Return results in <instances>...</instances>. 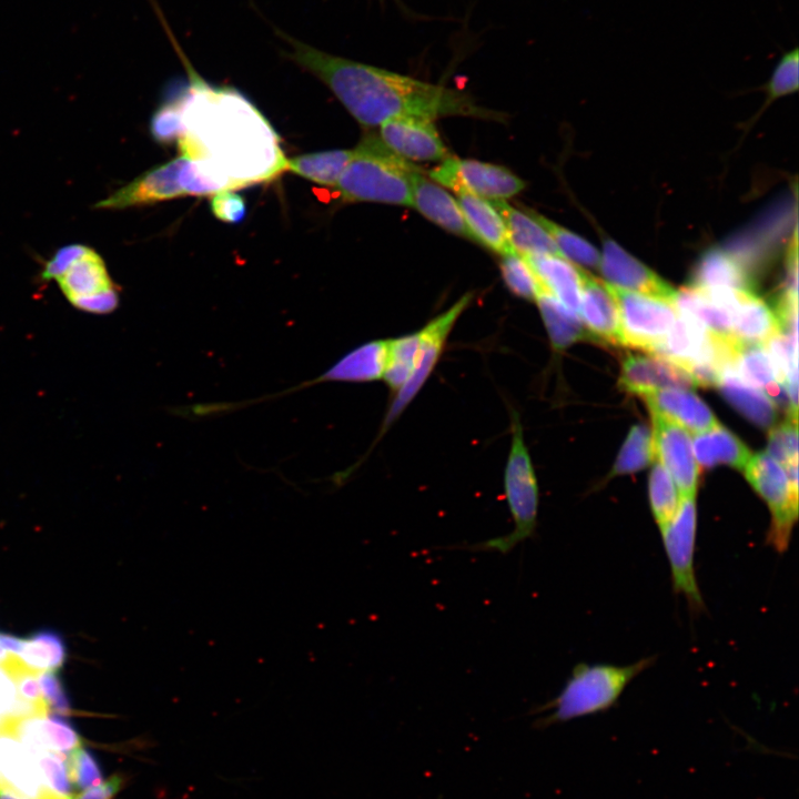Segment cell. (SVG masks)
Wrapping results in <instances>:
<instances>
[{
    "mask_svg": "<svg viewBox=\"0 0 799 799\" xmlns=\"http://www.w3.org/2000/svg\"><path fill=\"white\" fill-rule=\"evenodd\" d=\"M421 345L419 330L390 338V348L383 380L393 393L398 391L412 374Z\"/></svg>",
    "mask_w": 799,
    "mask_h": 799,
    "instance_id": "obj_34",
    "label": "cell"
},
{
    "mask_svg": "<svg viewBox=\"0 0 799 799\" xmlns=\"http://www.w3.org/2000/svg\"><path fill=\"white\" fill-rule=\"evenodd\" d=\"M692 451L698 466L706 468L726 464L744 469L751 456L745 444L720 424L709 431L696 434L692 441Z\"/></svg>",
    "mask_w": 799,
    "mask_h": 799,
    "instance_id": "obj_29",
    "label": "cell"
},
{
    "mask_svg": "<svg viewBox=\"0 0 799 799\" xmlns=\"http://www.w3.org/2000/svg\"><path fill=\"white\" fill-rule=\"evenodd\" d=\"M179 100L184 131L181 154L236 190L274 179L286 159L276 135L251 102L231 88H215L191 68Z\"/></svg>",
    "mask_w": 799,
    "mask_h": 799,
    "instance_id": "obj_1",
    "label": "cell"
},
{
    "mask_svg": "<svg viewBox=\"0 0 799 799\" xmlns=\"http://www.w3.org/2000/svg\"><path fill=\"white\" fill-rule=\"evenodd\" d=\"M282 36L291 48L287 57L320 79L364 127H377L400 115L498 118L461 90L333 55Z\"/></svg>",
    "mask_w": 799,
    "mask_h": 799,
    "instance_id": "obj_2",
    "label": "cell"
},
{
    "mask_svg": "<svg viewBox=\"0 0 799 799\" xmlns=\"http://www.w3.org/2000/svg\"><path fill=\"white\" fill-rule=\"evenodd\" d=\"M717 386L727 401L756 425L770 427L775 422V403L765 392L744 382L731 365L722 370Z\"/></svg>",
    "mask_w": 799,
    "mask_h": 799,
    "instance_id": "obj_28",
    "label": "cell"
},
{
    "mask_svg": "<svg viewBox=\"0 0 799 799\" xmlns=\"http://www.w3.org/2000/svg\"><path fill=\"white\" fill-rule=\"evenodd\" d=\"M502 277L507 289L516 296L535 301L539 293L536 275L524 255L517 252L502 256Z\"/></svg>",
    "mask_w": 799,
    "mask_h": 799,
    "instance_id": "obj_38",
    "label": "cell"
},
{
    "mask_svg": "<svg viewBox=\"0 0 799 799\" xmlns=\"http://www.w3.org/2000/svg\"><path fill=\"white\" fill-rule=\"evenodd\" d=\"M184 162L185 156L180 154L172 161L144 172L108 198L97 202L94 208L122 210L184 196L181 185V171Z\"/></svg>",
    "mask_w": 799,
    "mask_h": 799,
    "instance_id": "obj_12",
    "label": "cell"
},
{
    "mask_svg": "<svg viewBox=\"0 0 799 799\" xmlns=\"http://www.w3.org/2000/svg\"><path fill=\"white\" fill-rule=\"evenodd\" d=\"M0 780L28 799H64L49 792L32 752L13 735L0 734Z\"/></svg>",
    "mask_w": 799,
    "mask_h": 799,
    "instance_id": "obj_19",
    "label": "cell"
},
{
    "mask_svg": "<svg viewBox=\"0 0 799 799\" xmlns=\"http://www.w3.org/2000/svg\"><path fill=\"white\" fill-rule=\"evenodd\" d=\"M42 696L49 709L60 714H70V700L63 684L55 671H42L38 675Z\"/></svg>",
    "mask_w": 799,
    "mask_h": 799,
    "instance_id": "obj_45",
    "label": "cell"
},
{
    "mask_svg": "<svg viewBox=\"0 0 799 799\" xmlns=\"http://www.w3.org/2000/svg\"><path fill=\"white\" fill-rule=\"evenodd\" d=\"M119 302V291L118 287H114L91 296L79 299L71 304L83 312L92 314H108L117 310Z\"/></svg>",
    "mask_w": 799,
    "mask_h": 799,
    "instance_id": "obj_47",
    "label": "cell"
},
{
    "mask_svg": "<svg viewBox=\"0 0 799 799\" xmlns=\"http://www.w3.org/2000/svg\"><path fill=\"white\" fill-rule=\"evenodd\" d=\"M210 208L213 215L225 223H240L246 215L245 200L232 190L213 194Z\"/></svg>",
    "mask_w": 799,
    "mask_h": 799,
    "instance_id": "obj_44",
    "label": "cell"
},
{
    "mask_svg": "<svg viewBox=\"0 0 799 799\" xmlns=\"http://www.w3.org/2000/svg\"><path fill=\"white\" fill-rule=\"evenodd\" d=\"M696 532V495L684 496L672 519L660 530V534L675 593L685 597L692 613H700L705 608V603L695 573Z\"/></svg>",
    "mask_w": 799,
    "mask_h": 799,
    "instance_id": "obj_7",
    "label": "cell"
},
{
    "mask_svg": "<svg viewBox=\"0 0 799 799\" xmlns=\"http://www.w3.org/2000/svg\"><path fill=\"white\" fill-rule=\"evenodd\" d=\"M654 661V657H647L625 666L576 665L560 692L543 706L550 714L540 722H565L609 709L633 679Z\"/></svg>",
    "mask_w": 799,
    "mask_h": 799,
    "instance_id": "obj_4",
    "label": "cell"
},
{
    "mask_svg": "<svg viewBox=\"0 0 799 799\" xmlns=\"http://www.w3.org/2000/svg\"><path fill=\"white\" fill-rule=\"evenodd\" d=\"M525 210L548 233L564 257L574 264L599 266L600 255L586 240L530 209Z\"/></svg>",
    "mask_w": 799,
    "mask_h": 799,
    "instance_id": "obj_35",
    "label": "cell"
},
{
    "mask_svg": "<svg viewBox=\"0 0 799 799\" xmlns=\"http://www.w3.org/2000/svg\"><path fill=\"white\" fill-rule=\"evenodd\" d=\"M512 441L504 472V490L514 529L472 546L476 550L508 554L518 544L533 537L537 525L539 492L532 459L524 441L523 426L515 409L510 416Z\"/></svg>",
    "mask_w": 799,
    "mask_h": 799,
    "instance_id": "obj_5",
    "label": "cell"
},
{
    "mask_svg": "<svg viewBox=\"0 0 799 799\" xmlns=\"http://www.w3.org/2000/svg\"><path fill=\"white\" fill-rule=\"evenodd\" d=\"M607 286L617 305L624 345L653 353L675 323L674 304L608 283Z\"/></svg>",
    "mask_w": 799,
    "mask_h": 799,
    "instance_id": "obj_8",
    "label": "cell"
},
{
    "mask_svg": "<svg viewBox=\"0 0 799 799\" xmlns=\"http://www.w3.org/2000/svg\"><path fill=\"white\" fill-rule=\"evenodd\" d=\"M428 178L457 195L468 193L486 200H505L525 188L508 169L474 159L448 156L428 172Z\"/></svg>",
    "mask_w": 799,
    "mask_h": 799,
    "instance_id": "obj_10",
    "label": "cell"
},
{
    "mask_svg": "<svg viewBox=\"0 0 799 799\" xmlns=\"http://www.w3.org/2000/svg\"><path fill=\"white\" fill-rule=\"evenodd\" d=\"M655 461L653 432L643 424L635 425L625 441L613 468V475L629 474Z\"/></svg>",
    "mask_w": 799,
    "mask_h": 799,
    "instance_id": "obj_37",
    "label": "cell"
},
{
    "mask_svg": "<svg viewBox=\"0 0 799 799\" xmlns=\"http://www.w3.org/2000/svg\"><path fill=\"white\" fill-rule=\"evenodd\" d=\"M619 383L625 391L641 397L663 390L697 386L685 370L654 353H628L623 358Z\"/></svg>",
    "mask_w": 799,
    "mask_h": 799,
    "instance_id": "obj_14",
    "label": "cell"
},
{
    "mask_svg": "<svg viewBox=\"0 0 799 799\" xmlns=\"http://www.w3.org/2000/svg\"><path fill=\"white\" fill-rule=\"evenodd\" d=\"M65 765L70 782L80 790L90 789L103 781L98 762L82 747L68 754Z\"/></svg>",
    "mask_w": 799,
    "mask_h": 799,
    "instance_id": "obj_43",
    "label": "cell"
},
{
    "mask_svg": "<svg viewBox=\"0 0 799 799\" xmlns=\"http://www.w3.org/2000/svg\"><path fill=\"white\" fill-rule=\"evenodd\" d=\"M457 202L477 243L500 256L515 252L504 219L489 200L463 193Z\"/></svg>",
    "mask_w": 799,
    "mask_h": 799,
    "instance_id": "obj_24",
    "label": "cell"
},
{
    "mask_svg": "<svg viewBox=\"0 0 799 799\" xmlns=\"http://www.w3.org/2000/svg\"><path fill=\"white\" fill-rule=\"evenodd\" d=\"M380 139L393 153L406 161H443L448 151L433 120L400 115L380 125Z\"/></svg>",
    "mask_w": 799,
    "mask_h": 799,
    "instance_id": "obj_13",
    "label": "cell"
},
{
    "mask_svg": "<svg viewBox=\"0 0 799 799\" xmlns=\"http://www.w3.org/2000/svg\"><path fill=\"white\" fill-rule=\"evenodd\" d=\"M32 755L44 788L57 797L73 799L67 765L62 756L50 751L32 752Z\"/></svg>",
    "mask_w": 799,
    "mask_h": 799,
    "instance_id": "obj_40",
    "label": "cell"
},
{
    "mask_svg": "<svg viewBox=\"0 0 799 799\" xmlns=\"http://www.w3.org/2000/svg\"><path fill=\"white\" fill-rule=\"evenodd\" d=\"M767 454L783 468L798 463L797 421L788 417L770 431Z\"/></svg>",
    "mask_w": 799,
    "mask_h": 799,
    "instance_id": "obj_42",
    "label": "cell"
},
{
    "mask_svg": "<svg viewBox=\"0 0 799 799\" xmlns=\"http://www.w3.org/2000/svg\"><path fill=\"white\" fill-rule=\"evenodd\" d=\"M353 149L328 150L286 159L285 170L324 186H335Z\"/></svg>",
    "mask_w": 799,
    "mask_h": 799,
    "instance_id": "obj_32",
    "label": "cell"
},
{
    "mask_svg": "<svg viewBox=\"0 0 799 799\" xmlns=\"http://www.w3.org/2000/svg\"><path fill=\"white\" fill-rule=\"evenodd\" d=\"M506 224L513 249L520 255H562L548 233L526 212L505 200H489Z\"/></svg>",
    "mask_w": 799,
    "mask_h": 799,
    "instance_id": "obj_27",
    "label": "cell"
},
{
    "mask_svg": "<svg viewBox=\"0 0 799 799\" xmlns=\"http://www.w3.org/2000/svg\"><path fill=\"white\" fill-rule=\"evenodd\" d=\"M55 281L70 303L117 287L102 256L89 246Z\"/></svg>",
    "mask_w": 799,
    "mask_h": 799,
    "instance_id": "obj_26",
    "label": "cell"
},
{
    "mask_svg": "<svg viewBox=\"0 0 799 799\" xmlns=\"http://www.w3.org/2000/svg\"><path fill=\"white\" fill-rule=\"evenodd\" d=\"M87 249L88 246L83 244H69L57 250L54 254L44 262L40 273L42 281L57 280Z\"/></svg>",
    "mask_w": 799,
    "mask_h": 799,
    "instance_id": "obj_46",
    "label": "cell"
},
{
    "mask_svg": "<svg viewBox=\"0 0 799 799\" xmlns=\"http://www.w3.org/2000/svg\"><path fill=\"white\" fill-rule=\"evenodd\" d=\"M412 206L442 229L476 242L457 200L419 169L412 176Z\"/></svg>",
    "mask_w": 799,
    "mask_h": 799,
    "instance_id": "obj_18",
    "label": "cell"
},
{
    "mask_svg": "<svg viewBox=\"0 0 799 799\" xmlns=\"http://www.w3.org/2000/svg\"><path fill=\"white\" fill-rule=\"evenodd\" d=\"M744 471L771 514L767 543L778 553L786 552L798 518V485L790 482L785 468L767 453L751 455Z\"/></svg>",
    "mask_w": 799,
    "mask_h": 799,
    "instance_id": "obj_6",
    "label": "cell"
},
{
    "mask_svg": "<svg viewBox=\"0 0 799 799\" xmlns=\"http://www.w3.org/2000/svg\"><path fill=\"white\" fill-rule=\"evenodd\" d=\"M731 367L744 382L765 392L773 403H787L789 417L797 421L765 345L740 344L735 352Z\"/></svg>",
    "mask_w": 799,
    "mask_h": 799,
    "instance_id": "obj_25",
    "label": "cell"
},
{
    "mask_svg": "<svg viewBox=\"0 0 799 799\" xmlns=\"http://www.w3.org/2000/svg\"><path fill=\"white\" fill-rule=\"evenodd\" d=\"M0 799H28L0 780Z\"/></svg>",
    "mask_w": 799,
    "mask_h": 799,
    "instance_id": "obj_50",
    "label": "cell"
},
{
    "mask_svg": "<svg viewBox=\"0 0 799 799\" xmlns=\"http://www.w3.org/2000/svg\"><path fill=\"white\" fill-rule=\"evenodd\" d=\"M184 131L179 100L166 102L152 115L150 132L152 139L163 145L178 142Z\"/></svg>",
    "mask_w": 799,
    "mask_h": 799,
    "instance_id": "obj_41",
    "label": "cell"
},
{
    "mask_svg": "<svg viewBox=\"0 0 799 799\" xmlns=\"http://www.w3.org/2000/svg\"><path fill=\"white\" fill-rule=\"evenodd\" d=\"M533 269L539 291L554 296L579 316L580 266L560 255H524Z\"/></svg>",
    "mask_w": 799,
    "mask_h": 799,
    "instance_id": "obj_23",
    "label": "cell"
},
{
    "mask_svg": "<svg viewBox=\"0 0 799 799\" xmlns=\"http://www.w3.org/2000/svg\"><path fill=\"white\" fill-rule=\"evenodd\" d=\"M599 267L610 285L672 303L676 291L614 241L604 243Z\"/></svg>",
    "mask_w": 799,
    "mask_h": 799,
    "instance_id": "obj_15",
    "label": "cell"
},
{
    "mask_svg": "<svg viewBox=\"0 0 799 799\" xmlns=\"http://www.w3.org/2000/svg\"><path fill=\"white\" fill-rule=\"evenodd\" d=\"M643 398L649 409L663 414L688 433L696 435L719 424L710 408L686 388L663 390Z\"/></svg>",
    "mask_w": 799,
    "mask_h": 799,
    "instance_id": "obj_22",
    "label": "cell"
},
{
    "mask_svg": "<svg viewBox=\"0 0 799 799\" xmlns=\"http://www.w3.org/2000/svg\"><path fill=\"white\" fill-rule=\"evenodd\" d=\"M388 348L390 338L366 342L346 353L320 376L265 398L277 397L324 382L366 383L378 381L383 378L386 368Z\"/></svg>",
    "mask_w": 799,
    "mask_h": 799,
    "instance_id": "obj_16",
    "label": "cell"
},
{
    "mask_svg": "<svg viewBox=\"0 0 799 799\" xmlns=\"http://www.w3.org/2000/svg\"><path fill=\"white\" fill-rule=\"evenodd\" d=\"M31 752L50 751L68 755L81 747L72 726L57 716L36 715L18 720L11 731Z\"/></svg>",
    "mask_w": 799,
    "mask_h": 799,
    "instance_id": "obj_20",
    "label": "cell"
},
{
    "mask_svg": "<svg viewBox=\"0 0 799 799\" xmlns=\"http://www.w3.org/2000/svg\"><path fill=\"white\" fill-rule=\"evenodd\" d=\"M24 639L0 633V646L9 654L19 656L22 650Z\"/></svg>",
    "mask_w": 799,
    "mask_h": 799,
    "instance_id": "obj_49",
    "label": "cell"
},
{
    "mask_svg": "<svg viewBox=\"0 0 799 799\" xmlns=\"http://www.w3.org/2000/svg\"><path fill=\"white\" fill-rule=\"evenodd\" d=\"M123 779L119 775L110 777L100 785L87 789L79 797L73 799H112L121 789Z\"/></svg>",
    "mask_w": 799,
    "mask_h": 799,
    "instance_id": "obj_48",
    "label": "cell"
},
{
    "mask_svg": "<svg viewBox=\"0 0 799 799\" xmlns=\"http://www.w3.org/2000/svg\"><path fill=\"white\" fill-rule=\"evenodd\" d=\"M538 305L553 348L563 351L572 344L591 337L580 317L565 307L550 294L539 291Z\"/></svg>",
    "mask_w": 799,
    "mask_h": 799,
    "instance_id": "obj_31",
    "label": "cell"
},
{
    "mask_svg": "<svg viewBox=\"0 0 799 799\" xmlns=\"http://www.w3.org/2000/svg\"><path fill=\"white\" fill-rule=\"evenodd\" d=\"M414 164L393 153L380 136L365 135L353 149L336 189L346 203L376 202L412 206Z\"/></svg>",
    "mask_w": 799,
    "mask_h": 799,
    "instance_id": "obj_3",
    "label": "cell"
},
{
    "mask_svg": "<svg viewBox=\"0 0 799 799\" xmlns=\"http://www.w3.org/2000/svg\"><path fill=\"white\" fill-rule=\"evenodd\" d=\"M579 317L591 337L624 345L616 302L607 283L580 267Z\"/></svg>",
    "mask_w": 799,
    "mask_h": 799,
    "instance_id": "obj_17",
    "label": "cell"
},
{
    "mask_svg": "<svg viewBox=\"0 0 799 799\" xmlns=\"http://www.w3.org/2000/svg\"><path fill=\"white\" fill-rule=\"evenodd\" d=\"M472 300L473 293L464 294L449 309L431 320L419 330L421 345L415 367L404 385L394 393L382 424L381 434H384L401 416L425 384L443 353L455 323L472 303Z\"/></svg>",
    "mask_w": 799,
    "mask_h": 799,
    "instance_id": "obj_9",
    "label": "cell"
},
{
    "mask_svg": "<svg viewBox=\"0 0 799 799\" xmlns=\"http://www.w3.org/2000/svg\"><path fill=\"white\" fill-rule=\"evenodd\" d=\"M730 314L731 335L740 344L765 345L780 331L777 314L751 290L737 292Z\"/></svg>",
    "mask_w": 799,
    "mask_h": 799,
    "instance_id": "obj_21",
    "label": "cell"
},
{
    "mask_svg": "<svg viewBox=\"0 0 799 799\" xmlns=\"http://www.w3.org/2000/svg\"><path fill=\"white\" fill-rule=\"evenodd\" d=\"M380 1H385V0H380ZM395 1H398V0H395Z\"/></svg>",
    "mask_w": 799,
    "mask_h": 799,
    "instance_id": "obj_51",
    "label": "cell"
},
{
    "mask_svg": "<svg viewBox=\"0 0 799 799\" xmlns=\"http://www.w3.org/2000/svg\"><path fill=\"white\" fill-rule=\"evenodd\" d=\"M649 476V503L656 524L661 530L676 514L680 495L667 469L655 459Z\"/></svg>",
    "mask_w": 799,
    "mask_h": 799,
    "instance_id": "obj_36",
    "label": "cell"
},
{
    "mask_svg": "<svg viewBox=\"0 0 799 799\" xmlns=\"http://www.w3.org/2000/svg\"><path fill=\"white\" fill-rule=\"evenodd\" d=\"M649 411L655 459L670 474L680 498L696 495L699 466L694 455L690 433L663 414Z\"/></svg>",
    "mask_w": 799,
    "mask_h": 799,
    "instance_id": "obj_11",
    "label": "cell"
},
{
    "mask_svg": "<svg viewBox=\"0 0 799 799\" xmlns=\"http://www.w3.org/2000/svg\"><path fill=\"white\" fill-rule=\"evenodd\" d=\"M692 286L706 290H751L744 267L721 249L708 250L700 259L692 276Z\"/></svg>",
    "mask_w": 799,
    "mask_h": 799,
    "instance_id": "obj_30",
    "label": "cell"
},
{
    "mask_svg": "<svg viewBox=\"0 0 799 799\" xmlns=\"http://www.w3.org/2000/svg\"><path fill=\"white\" fill-rule=\"evenodd\" d=\"M18 657L34 671H55L67 659V646L60 634L42 629L24 639Z\"/></svg>",
    "mask_w": 799,
    "mask_h": 799,
    "instance_id": "obj_33",
    "label": "cell"
},
{
    "mask_svg": "<svg viewBox=\"0 0 799 799\" xmlns=\"http://www.w3.org/2000/svg\"><path fill=\"white\" fill-rule=\"evenodd\" d=\"M799 87V51L797 47L786 51L777 62L765 85L767 100L791 94Z\"/></svg>",
    "mask_w": 799,
    "mask_h": 799,
    "instance_id": "obj_39",
    "label": "cell"
}]
</instances>
